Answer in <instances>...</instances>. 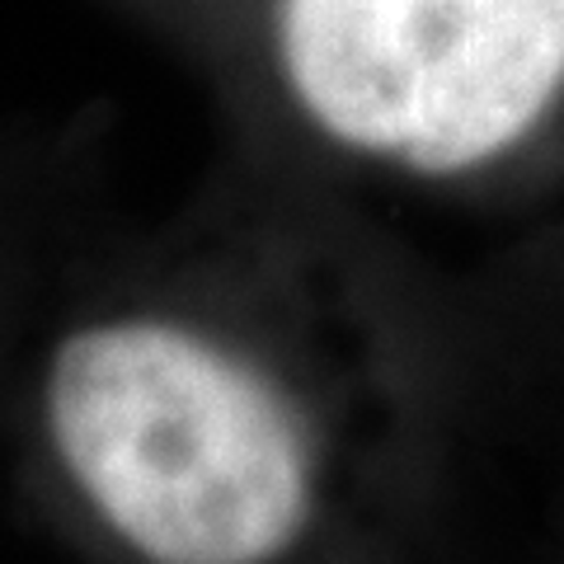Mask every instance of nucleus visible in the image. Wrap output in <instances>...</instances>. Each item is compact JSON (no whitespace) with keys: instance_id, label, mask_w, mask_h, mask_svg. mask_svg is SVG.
<instances>
[{"instance_id":"obj_1","label":"nucleus","mask_w":564,"mask_h":564,"mask_svg":"<svg viewBox=\"0 0 564 564\" xmlns=\"http://www.w3.org/2000/svg\"><path fill=\"white\" fill-rule=\"evenodd\" d=\"M47 462L137 564H278L315 513L302 414L240 348L161 306H99L47 344Z\"/></svg>"},{"instance_id":"obj_2","label":"nucleus","mask_w":564,"mask_h":564,"mask_svg":"<svg viewBox=\"0 0 564 564\" xmlns=\"http://www.w3.org/2000/svg\"><path fill=\"white\" fill-rule=\"evenodd\" d=\"M269 47L325 141L429 180L513 155L564 99V0H269Z\"/></svg>"}]
</instances>
